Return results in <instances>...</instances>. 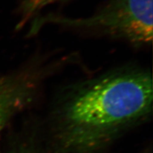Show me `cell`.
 <instances>
[{
    "instance_id": "4",
    "label": "cell",
    "mask_w": 153,
    "mask_h": 153,
    "mask_svg": "<svg viewBox=\"0 0 153 153\" xmlns=\"http://www.w3.org/2000/svg\"><path fill=\"white\" fill-rule=\"evenodd\" d=\"M60 0H22L21 4V13L22 18L18 27H21L34 14L50 4Z\"/></svg>"
},
{
    "instance_id": "2",
    "label": "cell",
    "mask_w": 153,
    "mask_h": 153,
    "mask_svg": "<svg viewBox=\"0 0 153 153\" xmlns=\"http://www.w3.org/2000/svg\"><path fill=\"white\" fill-rule=\"evenodd\" d=\"M51 22L70 27L90 28L135 45L149 44L152 40V0H111L95 15L82 19L49 16L38 19L30 34Z\"/></svg>"
},
{
    "instance_id": "3",
    "label": "cell",
    "mask_w": 153,
    "mask_h": 153,
    "mask_svg": "<svg viewBox=\"0 0 153 153\" xmlns=\"http://www.w3.org/2000/svg\"><path fill=\"white\" fill-rule=\"evenodd\" d=\"M59 67L56 63L36 64L0 76V135L10 119L35 100L43 82Z\"/></svg>"
},
{
    "instance_id": "1",
    "label": "cell",
    "mask_w": 153,
    "mask_h": 153,
    "mask_svg": "<svg viewBox=\"0 0 153 153\" xmlns=\"http://www.w3.org/2000/svg\"><path fill=\"white\" fill-rule=\"evenodd\" d=\"M151 74L138 68L111 71L61 96L51 118L52 153H98L152 111Z\"/></svg>"
}]
</instances>
